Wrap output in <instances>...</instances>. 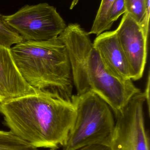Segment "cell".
<instances>
[{"mask_svg":"<svg viewBox=\"0 0 150 150\" xmlns=\"http://www.w3.org/2000/svg\"><path fill=\"white\" fill-rule=\"evenodd\" d=\"M0 113L14 134L37 149H50L65 145L76 117L71 100L45 89L0 103Z\"/></svg>","mask_w":150,"mask_h":150,"instance_id":"cell-1","label":"cell"},{"mask_svg":"<svg viewBox=\"0 0 150 150\" xmlns=\"http://www.w3.org/2000/svg\"><path fill=\"white\" fill-rule=\"evenodd\" d=\"M58 38L68 51L77 95L95 93L107 103L116 116L132 98L141 92L132 80H119L108 73L90 35L78 24L67 25Z\"/></svg>","mask_w":150,"mask_h":150,"instance_id":"cell-2","label":"cell"},{"mask_svg":"<svg viewBox=\"0 0 150 150\" xmlns=\"http://www.w3.org/2000/svg\"><path fill=\"white\" fill-rule=\"evenodd\" d=\"M23 78L37 90L55 89L71 100L73 85L66 46L58 38L45 41L23 40L10 48Z\"/></svg>","mask_w":150,"mask_h":150,"instance_id":"cell-3","label":"cell"},{"mask_svg":"<svg viewBox=\"0 0 150 150\" xmlns=\"http://www.w3.org/2000/svg\"><path fill=\"white\" fill-rule=\"evenodd\" d=\"M71 100L76 117L63 150H82L109 140L115 121L107 103L92 92L73 95Z\"/></svg>","mask_w":150,"mask_h":150,"instance_id":"cell-4","label":"cell"},{"mask_svg":"<svg viewBox=\"0 0 150 150\" xmlns=\"http://www.w3.org/2000/svg\"><path fill=\"white\" fill-rule=\"evenodd\" d=\"M145 95L141 92L130 100L115 116V126L109 140L101 150H150V137L146 129L144 106Z\"/></svg>","mask_w":150,"mask_h":150,"instance_id":"cell-5","label":"cell"},{"mask_svg":"<svg viewBox=\"0 0 150 150\" xmlns=\"http://www.w3.org/2000/svg\"><path fill=\"white\" fill-rule=\"evenodd\" d=\"M4 18L25 41H45L58 38L67 26L56 8L46 3L25 5Z\"/></svg>","mask_w":150,"mask_h":150,"instance_id":"cell-6","label":"cell"},{"mask_svg":"<svg viewBox=\"0 0 150 150\" xmlns=\"http://www.w3.org/2000/svg\"><path fill=\"white\" fill-rule=\"evenodd\" d=\"M124 14L115 31L129 66L131 80L136 81L141 78L145 69L149 37L128 13Z\"/></svg>","mask_w":150,"mask_h":150,"instance_id":"cell-7","label":"cell"},{"mask_svg":"<svg viewBox=\"0 0 150 150\" xmlns=\"http://www.w3.org/2000/svg\"><path fill=\"white\" fill-rule=\"evenodd\" d=\"M93 45L108 73L119 80H131L129 66L115 30L97 36Z\"/></svg>","mask_w":150,"mask_h":150,"instance_id":"cell-8","label":"cell"},{"mask_svg":"<svg viewBox=\"0 0 150 150\" xmlns=\"http://www.w3.org/2000/svg\"><path fill=\"white\" fill-rule=\"evenodd\" d=\"M38 90L23 78L13 59L10 48L0 45V103Z\"/></svg>","mask_w":150,"mask_h":150,"instance_id":"cell-9","label":"cell"},{"mask_svg":"<svg viewBox=\"0 0 150 150\" xmlns=\"http://www.w3.org/2000/svg\"><path fill=\"white\" fill-rule=\"evenodd\" d=\"M115 0H102L92 24L89 35L100 34L109 30L107 23V15L112 4Z\"/></svg>","mask_w":150,"mask_h":150,"instance_id":"cell-10","label":"cell"},{"mask_svg":"<svg viewBox=\"0 0 150 150\" xmlns=\"http://www.w3.org/2000/svg\"><path fill=\"white\" fill-rule=\"evenodd\" d=\"M22 37L5 21L0 13V45L11 48L13 45L23 41Z\"/></svg>","mask_w":150,"mask_h":150,"instance_id":"cell-11","label":"cell"},{"mask_svg":"<svg viewBox=\"0 0 150 150\" xmlns=\"http://www.w3.org/2000/svg\"><path fill=\"white\" fill-rule=\"evenodd\" d=\"M148 0H124L127 11L138 23L143 19Z\"/></svg>","mask_w":150,"mask_h":150,"instance_id":"cell-12","label":"cell"},{"mask_svg":"<svg viewBox=\"0 0 150 150\" xmlns=\"http://www.w3.org/2000/svg\"><path fill=\"white\" fill-rule=\"evenodd\" d=\"M126 11L124 0H115L114 2L107 15V23L110 29L114 23Z\"/></svg>","mask_w":150,"mask_h":150,"instance_id":"cell-13","label":"cell"},{"mask_svg":"<svg viewBox=\"0 0 150 150\" xmlns=\"http://www.w3.org/2000/svg\"><path fill=\"white\" fill-rule=\"evenodd\" d=\"M150 72H149L148 74V80H147V83H146V88L145 91L144 93L145 95L146 101L148 103V110H149V115H150Z\"/></svg>","mask_w":150,"mask_h":150,"instance_id":"cell-14","label":"cell"},{"mask_svg":"<svg viewBox=\"0 0 150 150\" xmlns=\"http://www.w3.org/2000/svg\"><path fill=\"white\" fill-rule=\"evenodd\" d=\"M50 150H58L57 149H50Z\"/></svg>","mask_w":150,"mask_h":150,"instance_id":"cell-15","label":"cell"}]
</instances>
